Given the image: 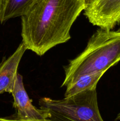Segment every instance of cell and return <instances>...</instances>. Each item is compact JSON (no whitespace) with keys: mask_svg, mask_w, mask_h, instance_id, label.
I'll return each instance as SVG.
<instances>
[{"mask_svg":"<svg viewBox=\"0 0 120 121\" xmlns=\"http://www.w3.org/2000/svg\"><path fill=\"white\" fill-rule=\"evenodd\" d=\"M0 121H51L48 119H44V120H38V121H22L20 120L15 118V117H8V118H0Z\"/></svg>","mask_w":120,"mask_h":121,"instance_id":"9","label":"cell"},{"mask_svg":"<svg viewBox=\"0 0 120 121\" xmlns=\"http://www.w3.org/2000/svg\"><path fill=\"white\" fill-rule=\"evenodd\" d=\"M85 8L84 0H40L21 17V36L27 50L42 56L68 41L73 23Z\"/></svg>","mask_w":120,"mask_h":121,"instance_id":"1","label":"cell"},{"mask_svg":"<svg viewBox=\"0 0 120 121\" xmlns=\"http://www.w3.org/2000/svg\"><path fill=\"white\" fill-rule=\"evenodd\" d=\"M105 72H101L84 76L74 83L67 86L65 97H69L87 90L96 89L98 82Z\"/></svg>","mask_w":120,"mask_h":121,"instance_id":"8","label":"cell"},{"mask_svg":"<svg viewBox=\"0 0 120 121\" xmlns=\"http://www.w3.org/2000/svg\"><path fill=\"white\" fill-rule=\"evenodd\" d=\"M120 112L117 115V116H116V118H115V121H120Z\"/></svg>","mask_w":120,"mask_h":121,"instance_id":"12","label":"cell"},{"mask_svg":"<svg viewBox=\"0 0 120 121\" xmlns=\"http://www.w3.org/2000/svg\"><path fill=\"white\" fill-rule=\"evenodd\" d=\"M94 1V0H84V2H85V4L86 8H87L88 6L92 4V2Z\"/></svg>","mask_w":120,"mask_h":121,"instance_id":"10","label":"cell"},{"mask_svg":"<svg viewBox=\"0 0 120 121\" xmlns=\"http://www.w3.org/2000/svg\"><path fill=\"white\" fill-rule=\"evenodd\" d=\"M84 15L94 26L112 30L120 24V0H94Z\"/></svg>","mask_w":120,"mask_h":121,"instance_id":"4","label":"cell"},{"mask_svg":"<svg viewBox=\"0 0 120 121\" xmlns=\"http://www.w3.org/2000/svg\"><path fill=\"white\" fill-rule=\"evenodd\" d=\"M120 61V31L100 28L89 39L84 50L64 67L61 87L84 76L105 72Z\"/></svg>","mask_w":120,"mask_h":121,"instance_id":"2","label":"cell"},{"mask_svg":"<svg viewBox=\"0 0 120 121\" xmlns=\"http://www.w3.org/2000/svg\"><path fill=\"white\" fill-rule=\"evenodd\" d=\"M117 31H120V27H119V28L118 29Z\"/></svg>","mask_w":120,"mask_h":121,"instance_id":"13","label":"cell"},{"mask_svg":"<svg viewBox=\"0 0 120 121\" xmlns=\"http://www.w3.org/2000/svg\"><path fill=\"white\" fill-rule=\"evenodd\" d=\"M26 50L22 42L11 56L0 64V95L5 92L11 93L16 81L19 64Z\"/></svg>","mask_w":120,"mask_h":121,"instance_id":"6","label":"cell"},{"mask_svg":"<svg viewBox=\"0 0 120 121\" xmlns=\"http://www.w3.org/2000/svg\"><path fill=\"white\" fill-rule=\"evenodd\" d=\"M40 0H4L0 22L4 23L9 19L22 17L28 13Z\"/></svg>","mask_w":120,"mask_h":121,"instance_id":"7","label":"cell"},{"mask_svg":"<svg viewBox=\"0 0 120 121\" xmlns=\"http://www.w3.org/2000/svg\"><path fill=\"white\" fill-rule=\"evenodd\" d=\"M4 2V0H0V17H1V11H2V7H3Z\"/></svg>","mask_w":120,"mask_h":121,"instance_id":"11","label":"cell"},{"mask_svg":"<svg viewBox=\"0 0 120 121\" xmlns=\"http://www.w3.org/2000/svg\"><path fill=\"white\" fill-rule=\"evenodd\" d=\"M39 106L51 121H104L99 110L96 89L60 100L42 98L39 100Z\"/></svg>","mask_w":120,"mask_h":121,"instance_id":"3","label":"cell"},{"mask_svg":"<svg viewBox=\"0 0 120 121\" xmlns=\"http://www.w3.org/2000/svg\"><path fill=\"white\" fill-rule=\"evenodd\" d=\"M14 99L13 106L16 110L15 118L22 121H38L47 119L44 111L37 109L32 104L23 83V78L18 73L16 81L11 93Z\"/></svg>","mask_w":120,"mask_h":121,"instance_id":"5","label":"cell"}]
</instances>
